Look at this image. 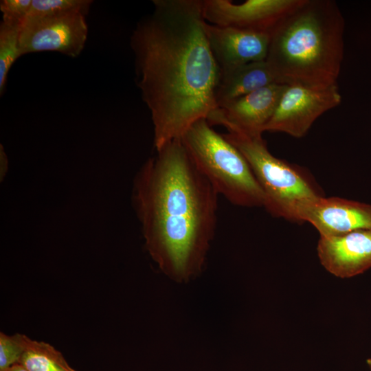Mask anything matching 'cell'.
I'll use <instances>...</instances> for the list:
<instances>
[{"mask_svg": "<svg viewBox=\"0 0 371 371\" xmlns=\"http://www.w3.org/2000/svg\"><path fill=\"white\" fill-rule=\"evenodd\" d=\"M153 2V14L137 25L131 44L157 150L217 109L221 72L205 33L203 0Z\"/></svg>", "mask_w": 371, "mask_h": 371, "instance_id": "cell-1", "label": "cell"}, {"mask_svg": "<svg viewBox=\"0 0 371 371\" xmlns=\"http://www.w3.org/2000/svg\"><path fill=\"white\" fill-rule=\"evenodd\" d=\"M134 180L133 202L147 251L182 282L202 271L217 222L218 194L181 139L156 150Z\"/></svg>", "mask_w": 371, "mask_h": 371, "instance_id": "cell-2", "label": "cell"}, {"mask_svg": "<svg viewBox=\"0 0 371 371\" xmlns=\"http://www.w3.org/2000/svg\"><path fill=\"white\" fill-rule=\"evenodd\" d=\"M344 26L335 1L304 0L272 32L265 61L282 84L337 85Z\"/></svg>", "mask_w": 371, "mask_h": 371, "instance_id": "cell-3", "label": "cell"}, {"mask_svg": "<svg viewBox=\"0 0 371 371\" xmlns=\"http://www.w3.org/2000/svg\"><path fill=\"white\" fill-rule=\"evenodd\" d=\"M189 155L218 195L233 205L263 207L265 195L239 150L206 119L190 126L181 137Z\"/></svg>", "mask_w": 371, "mask_h": 371, "instance_id": "cell-4", "label": "cell"}, {"mask_svg": "<svg viewBox=\"0 0 371 371\" xmlns=\"http://www.w3.org/2000/svg\"><path fill=\"white\" fill-rule=\"evenodd\" d=\"M223 135L247 161L265 195V208L273 216L298 221L300 208L321 196L300 171L269 151L262 136L236 131Z\"/></svg>", "mask_w": 371, "mask_h": 371, "instance_id": "cell-5", "label": "cell"}, {"mask_svg": "<svg viewBox=\"0 0 371 371\" xmlns=\"http://www.w3.org/2000/svg\"><path fill=\"white\" fill-rule=\"evenodd\" d=\"M341 101L337 85L326 87L286 85L265 131L302 137L320 115Z\"/></svg>", "mask_w": 371, "mask_h": 371, "instance_id": "cell-6", "label": "cell"}, {"mask_svg": "<svg viewBox=\"0 0 371 371\" xmlns=\"http://www.w3.org/2000/svg\"><path fill=\"white\" fill-rule=\"evenodd\" d=\"M87 32L82 13L27 16L20 27L21 54L56 51L74 58L83 49Z\"/></svg>", "mask_w": 371, "mask_h": 371, "instance_id": "cell-7", "label": "cell"}, {"mask_svg": "<svg viewBox=\"0 0 371 371\" xmlns=\"http://www.w3.org/2000/svg\"><path fill=\"white\" fill-rule=\"evenodd\" d=\"M304 0H203V16L212 25L269 33Z\"/></svg>", "mask_w": 371, "mask_h": 371, "instance_id": "cell-8", "label": "cell"}, {"mask_svg": "<svg viewBox=\"0 0 371 371\" xmlns=\"http://www.w3.org/2000/svg\"><path fill=\"white\" fill-rule=\"evenodd\" d=\"M286 84L274 83L235 99L212 112V125L249 136H262L278 106Z\"/></svg>", "mask_w": 371, "mask_h": 371, "instance_id": "cell-9", "label": "cell"}, {"mask_svg": "<svg viewBox=\"0 0 371 371\" xmlns=\"http://www.w3.org/2000/svg\"><path fill=\"white\" fill-rule=\"evenodd\" d=\"M297 220L313 225L320 237L371 229V205L339 197L319 196L300 208Z\"/></svg>", "mask_w": 371, "mask_h": 371, "instance_id": "cell-10", "label": "cell"}, {"mask_svg": "<svg viewBox=\"0 0 371 371\" xmlns=\"http://www.w3.org/2000/svg\"><path fill=\"white\" fill-rule=\"evenodd\" d=\"M208 43L221 76L242 65L265 60L271 34L205 23Z\"/></svg>", "mask_w": 371, "mask_h": 371, "instance_id": "cell-11", "label": "cell"}, {"mask_svg": "<svg viewBox=\"0 0 371 371\" xmlns=\"http://www.w3.org/2000/svg\"><path fill=\"white\" fill-rule=\"evenodd\" d=\"M317 251L322 265L337 277L363 273L371 268V229L320 237Z\"/></svg>", "mask_w": 371, "mask_h": 371, "instance_id": "cell-12", "label": "cell"}, {"mask_svg": "<svg viewBox=\"0 0 371 371\" xmlns=\"http://www.w3.org/2000/svg\"><path fill=\"white\" fill-rule=\"evenodd\" d=\"M274 83L280 82L265 60L253 62L237 67L221 76L216 93L217 108Z\"/></svg>", "mask_w": 371, "mask_h": 371, "instance_id": "cell-13", "label": "cell"}, {"mask_svg": "<svg viewBox=\"0 0 371 371\" xmlns=\"http://www.w3.org/2000/svg\"><path fill=\"white\" fill-rule=\"evenodd\" d=\"M17 335L23 348L19 363L29 371H78L51 344L33 340L23 334Z\"/></svg>", "mask_w": 371, "mask_h": 371, "instance_id": "cell-14", "label": "cell"}, {"mask_svg": "<svg viewBox=\"0 0 371 371\" xmlns=\"http://www.w3.org/2000/svg\"><path fill=\"white\" fill-rule=\"evenodd\" d=\"M20 25L1 22L0 25V92L3 91L9 70L21 56L19 46Z\"/></svg>", "mask_w": 371, "mask_h": 371, "instance_id": "cell-15", "label": "cell"}, {"mask_svg": "<svg viewBox=\"0 0 371 371\" xmlns=\"http://www.w3.org/2000/svg\"><path fill=\"white\" fill-rule=\"evenodd\" d=\"M91 3L89 0H32L27 16H47L69 12L85 15Z\"/></svg>", "mask_w": 371, "mask_h": 371, "instance_id": "cell-16", "label": "cell"}, {"mask_svg": "<svg viewBox=\"0 0 371 371\" xmlns=\"http://www.w3.org/2000/svg\"><path fill=\"white\" fill-rule=\"evenodd\" d=\"M23 346L17 333L8 335L0 333V371H6L12 366L19 363Z\"/></svg>", "mask_w": 371, "mask_h": 371, "instance_id": "cell-17", "label": "cell"}, {"mask_svg": "<svg viewBox=\"0 0 371 371\" xmlns=\"http://www.w3.org/2000/svg\"><path fill=\"white\" fill-rule=\"evenodd\" d=\"M32 0H3L0 1V10L3 22L21 25L27 18Z\"/></svg>", "mask_w": 371, "mask_h": 371, "instance_id": "cell-18", "label": "cell"}, {"mask_svg": "<svg viewBox=\"0 0 371 371\" xmlns=\"http://www.w3.org/2000/svg\"><path fill=\"white\" fill-rule=\"evenodd\" d=\"M0 168H1V172H0V174H1V179H2L5 173H6V171L8 170V159H7V156L5 153V151L3 150V148L2 146V145H1V150H0Z\"/></svg>", "mask_w": 371, "mask_h": 371, "instance_id": "cell-19", "label": "cell"}, {"mask_svg": "<svg viewBox=\"0 0 371 371\" xmlns=\"http://www.w3.org/2000/svg\"><path fill=\"white\" fill-rule=\"evenodd\" d=\"M6 371H29V370H27L21 363H16V364L12 366Z\"/></svg>", "mask_w": 371, "mask_h": 371, "instance_id": "cell-20", "label": "cell"}, {"mask_svg": "<svg viewBox=\"0 0 371 371\" xmlns=\"http://www.w3.org/2000/svg\"><path fill=\"white\" fill-rule=\"evenodd\" d=\"M367 364L368 366V367L370 368V370H371V359H367Z\"/></svg>", "mask_w": 371, "mask_h": 371, "instance_id": "cell-21", "label": "cell"}]
</instances>
